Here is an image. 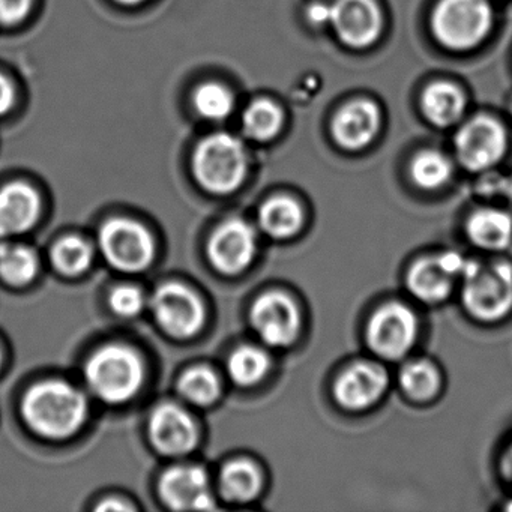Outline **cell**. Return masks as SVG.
Here are the masks:
<instances>
[{"label":"cell","mask_w":512,"mask_h":512,"mask_svg":"<svg viewBox=\"0 0 512 512\" xmlns=\"http://www.w3.org/2000/svg\"><path fill=\"white\" fill-rule=\"evenodd\" d=\"M22 413L35 433L50 439H64L82 427L88 404L74 386L49 380L29 389L23 398Z\"/></svg>","instance_id":"6da1fadb"},{"label":"cell","mask_w":512,"mask_h":512,"mask_svg":"<svg viewBox=\"0 0 512 512\" xmlns=\"http://www.w3.org/2000/svg\"><path fill=\"white\" fill-rule=\"evenodd\" d=\"M89 388L100 400L118 404L133 398L143 382V365L134 350L107 346L86 365Z\"/></svg>","instance_id":"7a4b0ae2"},{"label":"cell","mask_w":512,"mask_h":512,"mask_svg":"<svg viewBox=\"0 0 512 512\" xmlns=\"http://www.w3.org/2000/svg\"><path fill=\"white\" fill-rule=\"evenodd\" d=\"M193 169L203 188L215 194L235 191L247 173V155L236 137L214 134L197 146Z\"/></svg>","instance_id":"3957f363"},{"label":"cell","mask_w":512,"mask_h":512,"mask_svg":"<svg viewBox=\"0 0 512 512\" xmlns=\"http://www.w3.org/2000/svg\"><path fill=\"white\" fill-rule=\"evenodd\" d=\"M491 17L487 0H440L431 25L443 46L451 50H470L487 37Z\"/></svg>","instance_id":"277c9868"},{"label":"cell","mask_w":512,"mask_h":512,"mask_svg":"<svg viewBox=\"0 0 512 512\" xmlns=\"http://www.w3.org/2000/svg\"><path fill=\"white\" fill-rule=\"evenodd\" d=\"M463 301L481 320H497L512 307V268L506 263L467 262L463 272Z\"/></svg>","instance_id":"5b68a950"},{"label":"cell","mask_w":512,"mask_h":512,"mask_svg":"<svg viewBox=\"0 0 512 512\" xmlns=\"http://www.w3.org/2000/svg\"><path fill=\"white\" fill-rule=\"evenodd\" d=\"M100 247L107 262L119 271H142L154 256V242L148 230L125 218L104 224L100 232Z\"/></svg>","instance_id":"8992f818"},{"label":"cell","mask_w":512,"mask_h":512,"mask_svg":"<svg viewBox=\"0 0 512 512\" xmlns=\"http://www.w3.org/2000/svg\"><path fill=\"white\" fill-rule=\"evenodd\" d=\"M506 151L502 125L487 116L470 119L455 136L458 160L472 172L490 169Z\"/></svg>","instance_id":"52a82bcc"},{"label":"cell","mask_w":512,"mask_h":512,"mask_svg":"<svg viewBox=\"0 0 512 512\" xmlns=\"http://www.w3.org/2000/svg\"><path fill=\"white\" fill-rule=\"evenodd\" d=\"M152 311L161 328L179 338L196 334L205 319L199 298L178 283L164 284L155 292L152 296Z\"/></svg>","instance_id":"ba28073f"},{"label":"cell","mask_w":512,"mask_h":512,"mask_svg":"<svg viewBox=\"0 0 512 512\" xmlns=\"http://www.w3.org/2000/svg\"><path fill=\"white\" fill-rule=\"evenodd\" d=\"M416 317L409 308L389 304L380 308L368 326L371 349L386 359H398L409 352L416 338Z\"/></svg>","instance_id":"9c48e42d"},{"label":"cell","mask_w":512,"mask_h":512,"mask_svg":"<svg viewBox=\"0 0 512 512\" xmlns=\"http://www.w3.org/2000/svg\"><path fill=\"white\" fill-rule=\"evenodd\" d=\"M257 253V236L253 227L242 220H230L215 230L209 242L212 265L224 274L244 271Z\"/></svg>","instance_id":"30bf717a"},{"label":"cell","mask_w":512,"mask_h":512,"mask_svg":"<svg viewBox=\"0 0 512 512\" xmlns=\"http://www.w3.org/2000/svg\"><path fill=\"white\" fill-rule=\"evenodd\" d=\"M331 23L344 44L364 49L379 38L382 14L374 0H335Z\"/></svg>","instance_id":"8fae6325"},{"label":"cell","mask_w":512,"mask_h":512,"mask_svg":"<svg viewBox=\"0 0 512 512\" xmlns=\"http://www.w3.org/2000/svg\"><path fill=\"white\" fill-rule=\"evenodd\" d=\"M251 322L269 346H289L298 334L299 314L292 299L281 293H268L254 304Z\"/></svg>","instance_id":"7c38bea8"},{"label":"cell","mask_w":512,"mask_h":512,"mask_svg":"<svg viewBox=\"0 0 512 512\" xmlns=\"http://www.w3.org/2000/svg\"><path fill=\"white\" fill-rule=\"evenodd\" d=\"M160 493L164 502L178 511L214 508L208 476L200 467H173L161 478Z\"/></svg>","instance_id":"4fadbf2b"},{"label":"cell","mask_w":512,"mask_h":512,"mask_svg":"<svg viewBox=\"0 0 512 512\" xmlns=\"http://www.w3.org/2000/svg\"><path fill=\"white\" fill-rule=\"evenodd\" d=\"M466 263L458 254L448 253L436 259L416 263L407 277V284L416 298L436 302L446 298L457 277H463Z\"/></svg>","instance_id":"5bb4252c"},{"label":"cell","mask_w":512,"mask_h":512,"mask_svg":"<svg viewBox=\"0 0 512 512\" xmlns=\"http://www.w3.org/2000/svg\"><path fill=\"white\" fill-rule=\"evenodd\" d=\"M149 434L158 451L167 455L187 454L197 443L196 424L175 404H163L152 413Z\"/></svg>","instance_id":"9a60e30c"},{"label":"cell","mask_w":512,"mask_h":512,"mask_svg":"<svg viewBox=\"0 0 512 512\" xmlns=\"http://www.w3.org/2000/svg\"><path fill=\"white\" fill-rule=\"evenodd\" d=\"M380 130V112L371 101L358 100L344 106L332 122L338 145L358 151L373 142Z\"/></svg>","instance_id":"2e32d148"},{"label":"cell","mask_w":512,"mask_h":512,"mask_svg":"<svg viewBox=\"0 0 512 512\" xmlns=\"http://www.w3.org/2000/svg\"><path fill=\"white\" fill-rule=\"evenodd\" d=\"M388 385L385 370L376 364L353 365L338 379L335 397L341 406L361 410L379 400Z\"/></svg>","instance_id":"e0dca14e"},{"label":"cell","mask_w":512,"mask_h":512,"mask_svg":"<svg viewBox=\"0 0 512 512\" xmlns=\"http://www.w3.org/2000/svg\"><path fill=\"white\" fill-rule=\"evenodd\" d=\"M40 196L34 188L20 182L0 190V239L20 235L31 229L40 217Z\"/></svg>","instance_id":"ac0fdd59"},{"label":"cell","mask_w":512,"mask_h":512,"mask_svg":"<svg viewBox=\"0 0 512 512\" xmlns=\"http://www.w3.org/2000/svg\"><path fill=\"white\" fill-rule=\"evenodd\" d=\"M466 100L457 86L448 82L433 83L422 95V109L431 124L451 127L463 116Z\"/></svg>","instance_id":"d6986e66"},{"label":"cell","mask_w":512,"mask_h":512,"mask_svg":"<svg viewBox=\"0 0 512 512\" xmlns=\"http://www.w3.org/2000/svg\"><path fill=\"white\" fill-rule=\"evenodd\" d=\"M470 239L488 250L506 247L512 238V220L505 212L485 209L476 212L467 224Z\"/></svg>","instance_id":"ffe728a7"},{"label":"cell","mask_w":512,"mask_h":512,"mask_svg":"<svg viewBox=\"0 0 512 512\" xmlns=\"http://www.w3.org/2000/svg\"><path fill=\"white\" fill-rule=\"evenodd\" d=\"M38 257L26 245L0 239V278L11 286H25L34 280Z\"/></svg>","instance_id":"44dd1931"},{"label":"cell","mask_w":512,"mask_h":512,"mask_svg":"<svg viewBox=\"0 0 512 512\" xmlns=\"http://www.w3.org/2000/svg\"><path fill=\"white\" fill-rule=\"evenodd\" d=\"M302 224V211L295 200L275 197L260 209V226L272 238H289Z\"/></svg>","instance_id":"7402d4cb"},{"label":"cell","mask_w":512,"mask_h":512,"mask_svg":"<svg viewBox=\"0 0 512 512\" xmlns=\"http://www.w3.org/2000/svg\"><path fill=\"white\" fill-rule=\"evenodd\" d=\"M221 493L230 502H248L260 490V475L248 461H235L224 467L220 478Z\"/></svg>","instance_id":"603a6c76"},{"label":"cell","mask_w":512,"mask_h":512,"mask_svg":"<svg viewBox=\"0 0 512 512\" xmlns=\"http://www.w3.org/2000/svg\"><path fill=\"white\" fill-rule=\"evenodd\" d=\"M244 131L254 140L266 142L274 139L280 133L283 127V113L280 107L268 100L254 101L247 110H245Z\"/></svg>","instance_id":"cb8c5ba5"},{"label":"cell","mask_w":512,"mask_h":512,"mask_svg":"<svg viewBox=\"0 0 512 512\" xmlns=\"http://www.w3.org/2000/svg\"><path fill=\"white\" fill-rule=\"evenodd\" d=\"M233 382L250 386L260 382L269 370V359L263 350L253 346H242L230 356L227 364Z\"/></svg>","instance_id":"d4e9b609"},{"label":"cell","mask_w":512,"mask_h":512,"mask_svg":"<svg viewBox=\"0 0 512 512\" xmlns=\"http://www.w3.org/2000/svg\"><path fill=\"white\" fill-rule=\"evenodd\" d=\"M410 172L419 187L436 190L451 178L452 164L442 152L424 151L415 157Z\"/></svg>","instance_id":"484cf974"},{"label":"cell","mask_w":512,"mask_h":512,"mask_svg":"<svg viewBox=\"0 0 512 512\" xmlns=\"http://www.w3.org/2000/svg\"><path fill=\"white\" fill-rule=\"evenodd\" d=\"M53 263L67 275H79L92 263V250L85 239L68 236L53 248Z\"/></svg>","instance_id":"4316f807"},{"label":"cell","mask_w":512,"mask_h":512,"mask_svg":"<svg viewBox=\"0 0 512 512\" xmlns=\"http://www.w3.org/2000/svg\"><path fill=\"white\" fill-rule=\"evenodd\" d=\"M194 107L203 118L223 121L235 107L232 92L220 83H205L194 92Z\"/></svg>","instance_id":"83f0119b"},{"label":"cell","mask_w":512,"mask_h":512,"mask_svg":"<svg viewBox=\"0 0 512 512\" xmlns=\"http://www.w3.org/2000/svg\"><path fill=\"white\" fill-rule=\"evenodd\" d=\"M182 397L191 403L206 406L215 401L220 394V383L217 376L205 367L191 368L179 382Z\"/></svg>","instance_id":"f1b7e54d"},{"label":"cell","mask_w":512,"mask_h":512,"mask_svg":"<svg viewBox=\"0 0 512 512\" xmlns=\"http://www.w3.org/2000/svg\"><path fill=\"white\" fill-rule=\"evenodd\" d=\"M401 386L410 397L425 400L439 388V374L433 365L425 361L410 362L400 374Z\"/></svg>","instance_id":"f546056e"},{"label":"cell","mask_w":512,"mask_h":512,"mask_svg":"<svg viewBox=\"0 0 512 512\" xmlns=\"http://www.w3.org/2000/svg\"><path fill=\"white\" fill-rule=\"evenodd\" d=\"M113 311L122 317L137 316L145 305V296L134 286H121L110 296Z\"/></svg>","instance_id":"4dcf8cb0"},{"label":"cell","mask_w":512,"mask_h":512,"mask_svg":"<svg viewBox=\"0 0 512 512\" xmlns=\"http://www.w3.org/2000/svg\"><path fill=\"white\" fill-rule=\"evenodd\" d=\"M32 0H0V25L13 26L26 19Z\"/></svg>","instance_id":"1f68e13d"},{"label":"cell","mask_w":512,"mask_h":512,"mask_svg":"<svg viewBox=\"0 0 512 512\" xmlns=\"http://www.w3.org/2000/svg\"><path fill=\"white\" fill-rule=\"evenodd\" d=\"M16 92L7 77L0 74V116L7 115L13 109Z\"/></svg>","instance_id":"d6a6232c"},{"label":"cell","mask_w":512,"mask_h":512,"mask_svg":"<svg viewBox=\"0 0 512 512\" xmlns=\"http://www.w3.org/2000/svg\"><path fill=\"white\" fill-rule=\"evenodd\" d=\"M308 17H310L311 22L316 23V25L331 23V7L325 4L311 5Z\"/></svg>","instance_id":"836d02e7"},{"label":"cell","mask_w":512,"mask_h":512,"mask_svg":"<svg viewBox=\"0 0 512 512\" xmlns=\"http://www.w3.org/2000/svg\"><path fill=\"white\" fill-rule=\"evenodd\" d=\"M503 470H505L508 478L512 479V446L509 449L508 454H506L505 461H503Z\"/></svg>","instance_id":"e575fe53"},{"label":"cell","mask_w":512,"mask_h":512,"mask_svg":"<svg viewBox=\"0 0 512 512\" xmlns=\"http://www.w3.org/2000/svg\"><path fill=\"white\" fill-rule=\"evenodd\" d=\"M100 509H128V506L125 503L109 502L101 505Z\"/></svg>","instance_id":"d590c367"},{"label":"cell","mask_w":512,"mask_h":512,"mask_svg":"<svg viewBox=\"0 0 512 512\" xmlns=\"http://www.w3.org/2000/svg\"><path fill=\"white\" fill-rule=\"evenodd\" d=\"M116 2L122 5H137L142 4L143 0H116Z\"/></svg>","instance_id":"8d00e7d4"},{"label":"cell","mask_w":512,"mask_h":512,"mask_svg":"<svg viewBox=\"0 0 512 512\" xmlns=\"http://www.w3.org/2000/svg\"><path fill=\"white\" fill-rule=\"evenodd\" d=\"M505 193L508 196L509 202L512 203V182L511 184L505 185Z\"/></svg>","instance_id":"74e56055"},{"label":"cell","mask_w":512,"mask_h":512,"mask_svg":"<svg viewBox=\"0 0 512 512\" xmlns=\"http://www.w3.org/2000/svg\"><path fill=\"white\" fill-rule=\"evenodd\" d=\"M0 365H2V352H0Z\"/></svg>","instance_id":"f35d334b"},{"label":"cell","mask_w":512,"mask_h":512,"mask_svg":"<svg viewBox=\"0 0 512 512\" xmlns=\"http://www.w3.org/2000/svg\"><path fill=\"white\" fill-rule=\"evenodd\" d=\"M511 112H512V106H511Z\"/></svg>","instance_id":"ab89813d"}]
</instances>
